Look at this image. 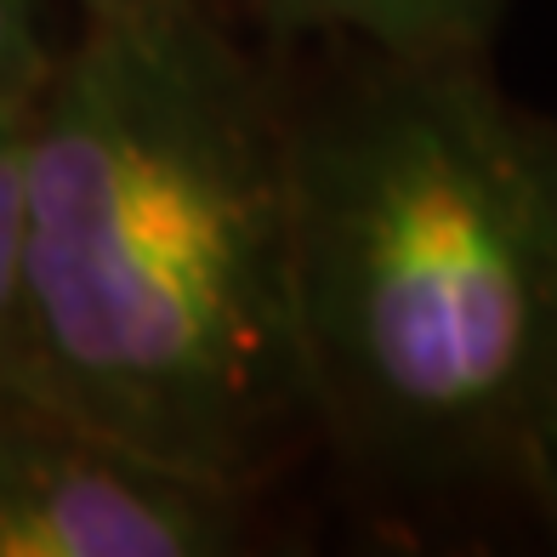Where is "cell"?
Masks as SVG:
<instances>
[{
	"instance_id": "6da1fadb",
	"label": "cell",
	"mask_w": 557,
	"mask_h": 557,
	"mask_svg": "<svg viewBox=\"0 0 557 557\" xmlns=\"http://www.w3.org/2000/svg\"><path fill=\"white\" fill-rule=\"evenodd\" d=\"M29 393L245 495L313 421L290 120L206 0L81 12L23 103Z\"/></svg>"
},
{
	"instance_id": "7a4b0ae2",
	"label": "cell",
	"mask_w": 557,
	"mask_h": 557,
	"mask_svg": "<svg viewBox=\"0 0 557 557\" xmlns=\"http://www.w3.org/2000/svg\"><path fill=\"white\" fill-rule=\"evenodd\" d=\"M313 416L410 478L518 461L557 393V132L467 52H382L290 125Z\"/></svg>"
},
{
	"instance_id": "3957f363",
	"label": "cell",
	"mask_w": 557,
	"mask_h": 557,
	"mask_svg": "<svg viewBox=\"0 0 557 557\" xmlns=\"http://www.w3.org/2000/svg\"><path fill=\"white\" fill-rule=\"evenodd\" d=\"M239 495L103 438L35 393L0 404V557H222Z\"/></svg>"
},
{
	"instance_id": "277c9868",
	"label": "cell",
	"mask_w": 557,
	"mask_h": 557,
	"mask_svg": "<svg viewBox=\"0 0 557 557\" xmlns=\"http://www.w3.org/2000/svg\"><path fill=\"white\" fill-rule=\"evenodd\" d=\"M500 0H257L278 29L359 35L375 52H467Z\"/></svg>"
},
{
	"instance_id": "5b68a950",
	"label": "cell",
	"mask_w": 557,
	"mask_h": 557,
	"mask_svg": "<svg viewBox=\"0 0 557 557\" xmlns=\"http://www.w3.org/2000/svg\"><path fill=\"white\" fill-rule=\"evenodd\" d=\"M23 109H0V404L29 393V290H23Z\"/></svg>"
},
{
	"instance_id": "8992f818",
	"label": "cell",
	"mask_w": 557,
	"mask_h": 557,
	"mask_svg": "<svg viewBox=\"0 0 557 557\" xmlns=\"http://www.w3.org/2000/svg\"><path fill=\"white\" fill-rule=\"evenodd\" d=\"M52 69L40 0H0V109H23Z\"/></svg>"
},
{
	"instance_id": "52a82bcc",
	"label": "cell",
	"mask_w": 557,
	"mask_h": 557,
	"mask_svg": "<svg viewBox=\"0 0 557 557\" xmlns=\"http://www.w3.org/2000/svg\"><path fill=\"white\" fill-rule=\"evenodd\" d=\"M518 467L529 472V484L541 495V512L552 518V535H557V393L541 410V421L529 426V438L518 449Z\"/></svg>"
},
{
	"instance_id": "ba28073f",
	"label": "cell",
	"mask_w": 557,
	"mask_h": 557,
	"mask_svg": "<svg viewBox=\"0 0 557 557\" xmlns=\"http://www.w3.org/2000/svg\"><path fill=\"white\" fill-rule=\"evenodd\" d=\"M81 12H114V7H148V0H74Z\"/></svg>"
}]
</instances>
